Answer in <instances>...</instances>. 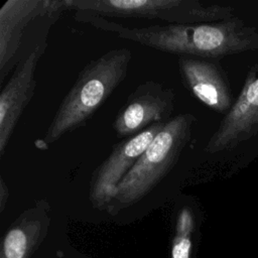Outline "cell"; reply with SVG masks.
<instances>
[{
	"instance_id": "cell-1",
	"label": "cell",
	"mask_w": 258,
	"mask_h": 258,
	"mask_svg": "<svg viewBox=\"0 0 258 258\" xmlns=\"http://www.w3.org/2000/svg\"><path fill=\"white\" fill-rule=\"evenodd\" d=\"M76 19L92 23L118 37L179 56L223 57L258 47V33L239 18L200 24H155L128 28L104 17L77 12Z\"/></svg>"
},
{
	"instance_id": "cell-2",
	"label": "cell",
	"mask_w": 258,
	"mask_h": 258,
	"mask_svg": "<svg viewBox=\"0 0 258 258\" xmlns=\"http://www.w3.org/2000/svg\"><path fill=\"white\" fill-rule=\"evenodd\" d=\"M131 58L128 47H118L89 61L55 111L44 133V143H53L85 126L125 80Z\"/></svg>"
},
{
	"instance_id": "cell-3",
	"label": "cell",
	"mask_w": 258,
	"mask_h": 258,
	"mask_svg": "<svg viewBox=\"0 0 258 258\" xmlns=\"http://www.w3.org/2000/svg\"><path fill=\"white\" fill-rule=\"evenodd\" d=\"M197 118L180 113L165 123L118 184L106 209L112 214L147 196L173 168L187 146Z\"/></svg>"
},
{
	"instance_id": "cell-4",
	"label": "cell",
	"mask_w": 258,
	"mask_h": 258,
	"mask_svg": "<svg viewBox=\"0 0 258 258\" xmlns=\"http://www.w3.org/2000/svg\"><path fill=\"white\" fill-rule=\"evenodd\" d=\"M64 10L100 17L160 19L168 24H200L232 18L233 8L198 0H62Z\"/></svg>"
},
{
	"instance_id": "cell-5",
	"label": "cell",
	"mask_w": 258,
	"mask_h": 258,
	"mask_svg": "<svg viewBox=\"0 0 258 258\" xmlns=\"http://www.w3.org/2000/svg\"><path fill=\"white\" fill-rule=\"evenodd\" d=\"M165 123H156L141 133L117 143L110 154L93 170L89 182V199L96 209H106L115 190Z\"/></svg>"
},
{
	"instance_id": "cell-6",
	"label": "cell",
	"mask_w": 258,
	"mask_h": 258,
	"mask_svg": "<svg viewBox=\"0 0 258 258\" xmlns=\"http://www.w3.org/2000/svg\"><path fill=\"white\" fill-rule=\"evenodd\" d=\"M174 100L173 90L161 83L150 80L140 84L127 97L113 121L117 137H132L153 124L168 122L172 118Z\"/></svg>"
},
{
	"instance_id": "cell-7",
	"label": "cell",
	"mask_w": 258,
	"mask_h": 258,
	"mask_svg": "<svg viewBox=\"0 0 258 258\" xmlns=\"http://www.w3.org/2000/svg\"><path fill=\"white\" fill-rule=\"evenodd\" d=\"M62 0H7L0 8V84L19 63L18 53L25 28L36 18H57Z\"/></svg>"
},
{
	"instance_id": "cell-8",
	"label": "cell",
	"mask_w": 258,
	"mask_h": 258,
	"mask_svg": "<svg viewBox=\"0 0 258 258\" xmlns=\"http://www.w3.org/2000/svg\"><path fill=\"white\" fill-rule=\"evenodd\" d=\"M47 42L35 44L19 61L0 93V156H3L18 121L33 98L35 71Z\"/></svg>"
},
{
	"instance_id": "cell-9",
	"label": "cell",
	"mask_w": 258,
	"mask_h": 258,
	"mask_svg": "<svg viewBox=\"0 0 258 258\" xmlns=\"http://www.w3.org/2000/svg\"><path fill=\"white\" fill-rule=\"evenodd\" d=\"M257 66L248 73L244 87L236 102L222 119L207 143L208 153L233 148L250 138L258 130V78Z\"/></svg>"
},
{
	"instance_id": "cell-10",
	"label": "cell",
	"mask_w": 258,
	"mask_h": 258,
	"mask_svg": "<svg viewBox=\"0 0 258 258\" xmlns=\"http://www.w3.org/2000/svg\"><path fill=\"white\" fill-rule=\"evenodd\" d=\"M178 74L183 87L207 107L224 113L232 107L228 82L221 68L212 61L178 56Z\"/></svg>"
},
{
	"instance_id": "cell-11",
	"label": "cell",
	"mask_w": 258,
	"mask_h": 258,
	"mask_svg": "<svg viewBox=\"0 0 258 258\" xmlns=\"http://www.w3.org/2000/svg\"><path fill=\"white\" fill-rule=\"evenodd\" d=\"M175 235L171 258H189L191 250V234L196 228V217L188 201L182 202L175 217Z\"/></svg>"
},
{
	"instance_id": "cell-12",
	"label": "cell",
	"mask_w": 258,
	"mask_h": 258,
	"mask_svg": "<svg viewBox=\"0 0 258 258\" xmlns=\"http://www.w3.org/2000/svg\"><path fill=\"white\" fill-rule=\"evenodd\" d=\"M9 198V187L3 176H0V211L3 212Z\"/></svg>"
}]
</instances>
